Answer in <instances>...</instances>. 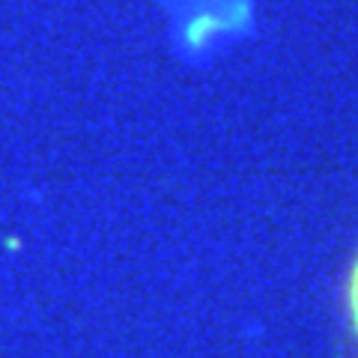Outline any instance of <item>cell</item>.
<instances>
[{"label":"cell","instance_id":"1","mask_svg":"<svg viewBox=\"0 0 358 358\" xmlns=\"http://www.w3.org/2000/svg\"><path fill=\"white\" fill-rule=\"evenodd\" d=\"M350 310H352V322H355V331H358V260H355L352 275H350Z\"/></svg>","mask_w":358,"mask_h":358}]
</instances>
